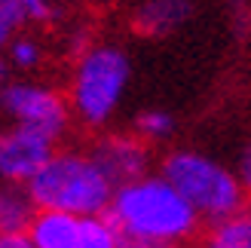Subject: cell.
<instances>
[{"label":"cell","instance_id":"cell-1","mask_svg":"<svg viewBox=\"0 0 251 248\" xmlns=\"http://www.w3.org/2000/svg\"><path fill=\"white\" fill-rule=\"evenodd\" d=\"M104 215L117 227L123 248H181L202 227L181 193L150 172L114 187Z\"/></svg>","mask_w":251,"mask_h":248},{"label":"cell","instance_id":"cell-2","mask_svg":"<svg viewBox=\"0 0 251 248\" xmlns=\"http://www.w3.org/2000/svg\"><path fill=\"white\" fill-rule=\"evenodd\" d=\"M31 202L40 212L68 215H104L114 196V184L92 159L89 150H58L40 166V172L25 184Z\"/></svg>","mask_w":251,"mask_h":248},{"label":"cell","instance_id":"cell-3","mask_svg":"<svg viewBox=\"0 0 251 248\" xmlns=\"http://www.w3.org/2000/svg\"><path fill=\"white\" fill-rule=\"evenodd\" d=\"M132 80V61L114 43H89L74 61L68 107L83 126L101 129L117 117Z\"/></svg>","mask_w":251,"mask_h":248},{"label":"cell","instance_id":"cell-4","mask_svg":"<svg viewBox=\"0 0 251 248\" xmlns=\"http://www.w3.org/2000/svg\"><path fill=\"white\" fill-rule=\"evenodd\" d=\"M166 178L181 199L199 215V221H224L245 212V181L230 166L211 159L199 150H172L162 159Z\"/></svg>","mask_w":251,"mask_h":248},{"label":"cell","instance_id":"cell-5","mask_svg":"<svg viewBox=\"0 0 251 248\" xmlns=\"http://www.w3.org/2000/svg\"><path fill=\"white\" fill-rule=\"evenodd\" d=\"M0 110L16 126L43 132L55 144H58V138H65V132L71 126L68 98L58 89H52V86L31 83V80L3 83V89H0Z\"/></svg>","mask_w":251,"mask_h":248},{"label":"cell","instance_id":"cell-6","mask_svg":"<svg viewBox=\"0 0 251 248\" xmlns=\"http://www.w3.org/2000/svg\"><path fill=\"white\" fill-rule=\"evenodd\" d=\"M37 248H123V239L107 215L40 212L25 230Z\"/></svg>","mask_w":251,"mask_h":248},{"label":"cell","instance_id":"cell-7","mask_svg":"<svg viewBox=\"0 0 251 248\" xmlns=\"http://www.w3.org/2000/svg\"><path fill=\"white\" fill-rule=\"evenodd\" d=\"M55 153V141L43 132H34L28 126L0 129V181L3 184H28L40 166Z\"/></svg>","mask_w":251,"mask_h":248},{"label":"cell","instance_id":"cell-8","mask_svg":"<svg viewBox=\"0 0 251 248\" xmlns=\"http://www.w3.org/2000/svg\"><path fill=\"white\" fill-rule=\"evenodd\" d=\"M89 153L101 166V172L110 178L114 187H120L126 181H135L150 172V150L138 135H123V132L104 135Z\"/></svg>","mask_w":251,"mask_h":248},{"label":"cell","instance_id":"cell-9","mask_svg":"<svg viewBox=\"0 0 251 248\" xmlns=\"http://www.w3.org/2000/svg\"><path fill=\"white\" fill-rule=\"evenodd\" d=\"M190 19V0H144L135 12V28L147 37L178 31Z\"/></svg>","mask_w":251,"mask_h":248},{"label":"cell","instance_id":"cell-10","mask_svg":"<svg viewBox=\"0 0 251 248\" xmlns=\"http://www.w3.org/2000/svg\"><path fill=\"white\" fill-rule=\"evenodd\" d=\"M37 215V205L31 202L28 190L22 184L0 181V236H19L31 227V218Z\"/></svg>","mask_w":251,"mask_h":248},{"label":"cell","instance_id":"cell-11","mask_svg":"<svg viewBox=\"0 0 251 248\" xmlns=\"http://www.w3.org/2000/svg\"><path fill=\"white\" fill-rule=\"evenodd\" d=\"M205 248H251V221L245 212L211 224Z\"/></svg>","mask_w":251,"mask_h":248},{"label":"cell","instance_id":"cell-12","mask_svg":"<svg viewBox=\"0 0 251 248\" xmlns=\"http://www.w3.org/2000/svg\"><path fill=\"white\" fill-rule=\"evenodd\" d=\"M3 58L16 71H37L43 65V46L31 34H12V40L3 49Z\"/></svg>","mask_w":251,"mask_h":248},{"label":"cell","instance_id":"cell-13","mask_svg":"<svg viewBox=\"0 0 251 248\" xmlns=\"http://www.w3.org/2000/svg\"><path fill=\"white\" fill-rule=\"evenodd\" d=\"M135 135L144 144H156V141H169L175 135V117L169 110H144L135 120Z\"/></svg>","mask_w":251,"mask_h":248},{"label":"cell","instance_id":"cell-14","mask_svg":"<svg viewBox=\"0 0 251 248\" xmlns=\"http://www.w3.org/2000/svg\"><path fill=\"white\" fill-rule=\"evenodd\" d=\"M0 3L16 19V25L49 22V19H55V9H58V0H0Z\"/></svg>","mask_w":251,"mask_h":248},{"label":"cell","instance_id":"cell-15","mask_svg":"<svg viewBox=\"0 0 251 248\" xmlns=\"http://www.w3.org/2000/svg\"><path fill=\"white\" fill-rule=\"evenodd\" d=\"M16 28H19V25H16V19H12L9 12H6V6L0 3V55H3L6 43L12 40V34H16Z\"/></svg>","mask_w":251,"mask_h":248},{"label":"cell","instance_id":"cell-16","mask_svg":"<svg viewBox=\"0 0 251 248\" xmlns=\"http://www.w3.org/2000/svg\"><path fill=\"white\" fill-rule=\"evenodd\" d=\"M0 248H37L25 233H19V236H0Z\"/></svg>","mask_w":251,"mask_h":248},{"label":"cell","instance_id":"cell-17","mask_svg":"<svg viewBox=\"0 0 251 248\" xmlns=\"http://www.w3.org/2000/svg\"><path fill=\"white\" fill-rule=\"evenodd\" d=\"M6 77H9V65H6V58L0 55V89H3V83H9Z\"/></svg>","mask_w":251,"mask_h":248}]
</instances>
